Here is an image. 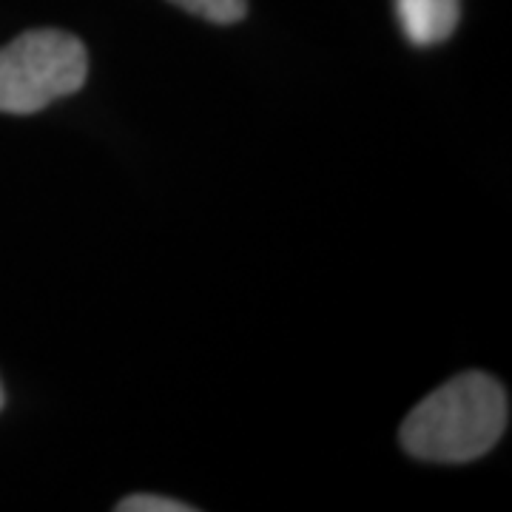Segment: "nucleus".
<instances>
[{
  "mask_svg": "<svg viewBox=\"0 0 512 512\" xmlns=\"http://www.w3.org/2000/svg\"><path fill=\"white\" fill-rule=\"evenodd\" d=\"M507 421V390L493 376L470 370L416 404L404 419L399 439L413 458L464 464L487 456L504 436Z\"/></svg>",
  "mask_w": 512,
  "mask_h": 512,
  "instance_id": "obj_1",
  "label": "nucleus"
},
{
  "mask_svg": "<svg viewBox=\"0 0 512 512\" xmlns=\"http://www.w3.org/2000/svg\"><path fill=\"white\" fill-rule=\"evenodd\" d=\"M89 74L86 46L60 29H32L0 49V114H35L74 94Z\"/></svg>",
  "mask_w": 512,
  "mask_h": 512,
  "instance_id": "obj_2",
  "label": "nucleus"
},
{
  "mask_svg": "<svg viewBox=\"0 0 512 512\" xmlns=\"http://www.w3.org/2000/svg\"><path fill=\"white\" fill-rule=\"evenodd\" d=\"M458 0H396V18L413 46H436L456 32Z\"/></svg>",
  "mask_w": 512,
  "mask_h": 512,
  "instance_id": "obj_3",
  "label": "nucleus"
},
{
  "mask_svg": "<svg viewBox=\"0 0 512 512\" xmlns=\"http://www.w3.org/2000/svg\"><path fill=\"white\" fill-rule=\"evenodd\" d=\"M171 3L211 23H237L248 12V0H171Z\"/></svg>",
  "mask_w": 512,
  "mask_h": 512,
  "instance_id": "obj_4",
  "label": "nucleus"
},
{
  "mask_svg": "<svg viewBox=\"0 0 512 512\" xmlns=\"http://www.w3.org/2000/svg\"><path fill=\"white\" fill-rule=\"evenodd\" d=\"M120 512H191L194 507H188L183 501L174 498H163V495H128L117 504Z\"/></svg>",
  "mask_w": 512,
  "mask_h": 512,
  "instance_id": "obj_5",
  "label": "nucleus"
},
{
  "mask_svg": "<svg viewBox=\"0 0 512 512\" xmlns=\"http://www.w3.org/2000/svg\"><path fill=\"white\" fill-rule=\"evenodd\" d=\"M3 402H6V396H3V384H0V410H3Z\"/></svg>",
  "mask_w": 512,
  "mask_h": 512,
  "instance_id": "obj_6",
  "label": "nucleus"
}]
</instances>
